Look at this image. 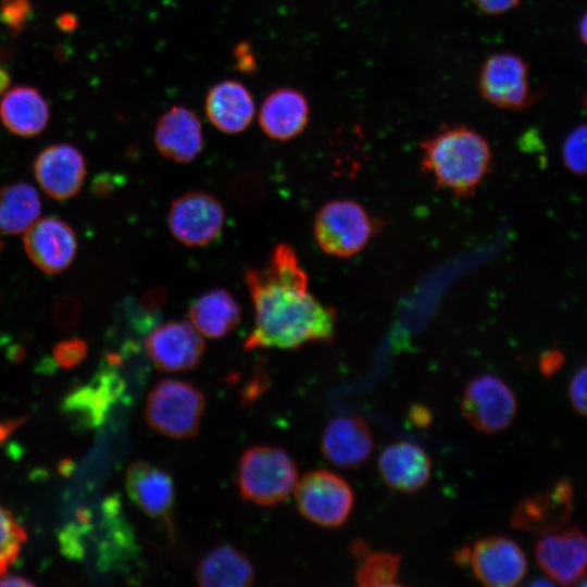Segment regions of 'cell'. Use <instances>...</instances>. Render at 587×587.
<instances>
[{
    "mask_svg": "<svg viewBox=\"0 0 587 587\" xmlns=\"http://www.w3.org/2000/svg\"><path fill=\"white\" fill-rule=\"evenodd\" d=\"M575 587H587V576L580 579Z\"/></svg>",
    "mask_w": 587,
    "mask_h": 587,
    "instance_id": "obj_43",
    "label": "cell"
},
{
    "mask_svg": "<svg viewBox=\"0 0 587 587\" xmlns=\"http://www.w3.org/2000/svg\"><path fill=\"white\" fill-rule=\"evenodd\" d=\"M0 587H36L32 582L15 575L3 574L0 576Z\"/></svg>",
    "mask_w": 587,
    "mask_h": 587,
    "instance_id": "obj_39",
    "label": "cell"
},
{
    "mask_svg": "<svg viewBox=\"0 0 587 587\" xmlns=\"http://www.w3.org/2000/svg\"><path fill=\"white\" fill-rule=\"evenodd\" d=\"M23 242L29 259L48 274L66 270L77 250V240L72 227L52 216L37 220L25 232Z\"/></svg>",
    "mask_w": 587,
    "mask_h": 587,
    "instance_id": "obj_13",
    "label": "cell"
},
{
    "mask_svg": "<svg viewBox=\"0 0 587 587\" xmlns=\"http://www.w3.org/2000/svg\"><path fill=\"white\" fill-rule=\"evenodd\" d=\"M572 485L562 479L537 496L523 500L515 509L511 524L515 528L547 535L561 528L572 512Z\"/></svg>",
    "mask_w": 587,
    "mask_h": 587,
    "instance_id": "obj_16",
    "label": "cell"
},
{
    "mask_svg": "<svg viewBox=\"0 0 587 587\" xmlns=\"http://www.w3.org/2000/svg\"><path fill=\"white\" fill-rule=\"evenodd\" d=\"M204 404L202 392L192 384L167 378L150 391L145 419L162 435L190 438L199 429Z\"/></svg>",
    "mask_w": 587,
    "mask_h": 587,
    "instance_id": "obj_4",
    "label": "cell"
},
{
    "mask_svg": "<svg viewBox=\"0 0 587 587\" xmlns=\"http://www.w3.org/2000/svg\"><path fill=\"white\" fill-rule=\"evenodd\" d=\"M29 5L26 0H5L1 4L0 20L10 28L17 30L26 21Z\"/></svg>",
    "mask_w": 587,
    "mask_h": 587,
    "instance_id": "obj_33",
    "label": "cell"
},
{
    "mask_svg": "<svg viewBox=\"0 0 587 587\" xmlns=\"http://www.w3.org/2000/svg\"><path fill=\"white\" fill-rule=\"evenodd\" d=\"M462 412L476 429L494 434L507 428L516 413L512 389L499 377L482 375L465 388Z\"/></svg>",
    "mask_w": 587,
    "mask_h": 587,
    "instance_id": "obj_8",
    "label": "cell"
},
{
    "mask_svg": "<svg viewBox=\"0 0 587 587\" xmlns=\"http://www.w3.org/2000/svg\"><path fill=\"white\" fill-rule=\"evenodd\" d=\"M373 437L360 417L340 416L332 420L324 429L322 452L333 464L357 467L372 453Z\"/></svg>",
    "mask_w": 587,
    "mask_h": 587,
    "instance_id": "obj_17",
    "label": "cell"
},
{
    "mask_svg": "<svg viewBox=\"0 0 587 587\" xmlns=\"http://www.w3.org/2000/svg\"><path fill=\"white\" fill-rule=\"evenodd\" d=\"M197 580L199 587H252L254 571L242 551L220 546L200 562Z\"/></svg>",
    "mask_w": 587,
    "mask_h": 587,
    "instance_id": "obj_24",
    "label": "cell"
},
{
    "mask_svg": "<svg viewBox=\"0 0 587 587\" xmlns=\"http://www.w3.org/2000/svg\"><path fill=\"white\" fill-rule=\"evenodd\" d=\"M295 498L304 517L326 527L344 524L353 507V492L349 484L325 470L305 474L296 485Z\"/></svg>",
    "mask_w": 587,
    "mask_h": 587,
    "instance_id": "obj_6",
    "label": "cell"
},
{
    "mask_svg": "<svg viewBox=\"0 0 587 587\" xmlns=\"http://www.w3.org/2000/svg\"><path fill=\"white\" fill-rule=\"evenodd\" d=\"M579 35L583 42L587 46V12L583 15L579 23Z\"/></svg>",
    "mask_w": 587,
    "mask_h": 587,
    "instance_id": "obj_41",
    "label": "cell"
},
{
    "mask_svg": "<svg viewBox=\"0 0 587 587\" xmlns=\"http://www.w3.org/2000/svg\"><path fill=\"white\" fill-rule=\"evenodd\" d=\"M521 0H473V2L488 14H501L519 4Z\"/></svg>",
    "mask_w": 587,
    "mask_h": 587,
    "instance_id": "obj_36",
    "label": "cell"
},
{
    "mask_svg": "<svg viewBox=\"0 0 587 587\" xmlns=\"http://www.w3.org/2000/svg\"><path fill=\"white\" fill-rule=\"evenodd\" d=\"M564 355L557 349L546 351L539 360V367L544 375H553L563 364Z\"/></svg>",
    "mask_w": 587,
    "mask_h": 587,
    "instance_id": "obj_35",
    "label": "cell"
},
{
    "mask_svg": "<svg viewBox=\"0 0 587 587\" xmlns=\"http://www.w3.org/2000/svg\"><path fill=\"white\" fill-rule=\"evenodd\" d=\"M525 587H555V585L545 578H535Z\"/></svg>",
    "mask_w": 587,
    "mask_h": 587,
    "instance_id": "obj_40",
    "label": "cell"
},
{
    "mask_svg": "<svg viewBox=\"0 0 587 587\" xmlns=\"http://www.w3.org/2000/svg\"><path fill=\"white\" fill-rule=\"evenodd\" d=\"M410 420L416 426H426L430 422L432 415L427 409H425L424 407L417 405L411 409Z\"/></svg>",
    "mask_w": 587,
    "mask_h": 587,
    "instance_id": "obj_38",
    "label": "cell"
},
{
    "mask_svg": "<svg viewBox=\"0 0 587 587\" xmlns=\"http://www.w3.org/2000/svg\"><path fill=\"white\" fill-rule=\"evenodd\" d=\"M146 349L159 370L178 372L199 363L204 341L192 324L173 321L159 325L148 335Z\"/></svg>",
    "mask_w": 587,
    "mask_h": 587,
    "instance_id": "obj_11",
    "label": "cell"
},
{
    "mask_svg": "<svg viewBox=\"0 0 587 587\" xmlns=\"http://www.w3.org/2000/svg\"><path fill=\"white\" fill-rule=\"evenodd\" d=\"M422 170L458 197L472 196L491 164L486 139L472 128L451 126L421 143Z\"/></svg>",
    "mask_w": 587,
    "mask_h": 587,
    "instance_id": "obj_2",
    "label": "cell"
},
{
    "mask_svg": "<svg viewBox=\"0 0 587 587\" xmlns=\"http://www.w3.org/2000/svg\"><path fill=\"white\" fill-rule=\"evenodd\" d=\"M245 282L255 320L246 349H292L333 337L335 311L309 292L307 273L289 245L277 243L263 265L246 270Z\"/></svg>",
    "mask_w": 587,
    "mask_h": 587,
    "instance_id": "obj_1",
    "label": "cell"
},
{
    "mask_svg": "<svg viewBox=\"0 0 587 587\" xmlns=\"http://www.w3.org/2000/svg\"><path fill=\"white\" fill-rule=\"evenodd\" d=\"M54 321L60 327H72L78 319V307L72 299H64L57 305Z\"/></svg>",
    "mask_w": 587,
    "mask_h": 587,
    "instance_id": "obj_34",
    "label": "cell"
},
{
    "mask_svg": "<svg viewBox=\"0 0 587 587\" xmlns=\"http://www.w3.org/2000/svg\"><path fill=\"white\" fill-rule=\"evenodd\" d=\"M305 97L292 88H278L262 103L259 124L264 134L275 140H289L303 132L309 121Z\"/></svg>",
    "mask_w": 587,
    "mask_h": 587,
    "instance_id": "obj_19",
    "label": "cell"
},
{
    "mask_svg": "<svg viewBox=\"0 0 587 587\" xmlns=\"http://www.w3.org/2000/svg\"><path fill=\"white\" fill-rule=\"evenodd\" d=\"M297 478L295 461L276 447L250 448L239 460V492L243 499L260 505H272L285 500L297 485Z\"/></svg>",
    "mask_w": 587,
    "mask_h": 587,
    "instance_id": "obj_3",
    "label": "cell"
},
{
    "mask_svg": "<svg viewBox=\"0 0 587 587\" xmlns=\"http://www.w3.org/2000/svg\"><path fill=\"white\" fill-rule=\"evenodd\" d=\"M375 225L362 205L352 200L324 204L314 218V238L323 252L336 258L359 253L374 234Z\"/></svg>",
    "mask_w": 587,
    "mask_h": 587,
    "instance_id": "obj_5",
    "label": "cell"
},
{
    "mask_svg": "<svg viewBox=\"0 0 587 587\" xmlns=\"http://www.w3.org/2000/svg\"><path fill=\"white\" fill-rule=\"evenodd\" d=\"M2 248H3V245H2V241L0 240V252H1Z\"/></svg>",
    "mask_w": 587,
    "mask_h": 587,
    "instance_id": "obj_45",
    "label": "cell"
},
{
    "mask_svg": "<svg viewBox=\"0 0 587 587\" xmlns=\"http://www.w3.org/2000/svg\"><path fill=\"white\" fill-rule=\"evenodd\" d=\"M53 359L58 365L71 369L78 365L87 354V345L82 339H67L53 348Z\"/></svg>",
    "mask_w": 587,
    "mask_h": 587,
    "instance_id": "obj_30",
    "label": "cell"
},
{
    "mask_svg": "<svg viewBox=\"0 0 587 587\" xmlns=\"http://www.w3.org/2000/svg\"><path fill=\"white\" fill-rule=\"evenodd\" d=\"M562 159L572 173L587 174V123L567 134L562 145Z\"/></svg>",
    "mask_w": 587,
    "mask_h": 587,
    "instance_id": "obj_29",
    "label": "cell"
},
{
    "mask_svg": "<svg viewBox=\"0 0 587 587\" xmlns=\"http://www.w3.org/2000/svg\"><path fill=\"white\" fill-rule=\"evenodd\" d=\"M193 327L210 338H221L240 322V308L223 288L212 289L198 297L189 308Z\"/></svg>",
    "mask_w": 587,
    "mask_h": 587,
    "instance_id": "obj_25",
    "label": "cell"
},
{
    "mask_svg": "<svg viewBox=\"0 0 587 587\" xmlns=\"http://www.w3.org/2000/svg\"><path fill=\"white\" fill-rule=\"evenodd\" d=\"M123 382L118 374L105 367L88 384L80 386L64 400L63 409L87 426H99L120 399Z\"/></svg>",
    "mask_w": 587,
    "mask_h": 587,
    "instance_id": "obj_18",
    "label": "cell"
},
{
    "mask_svg": "<svg viewBox=\"0 0 587 587\" xmlns=\"http://www.w3.org/2000/svg\"><path fill=\"white\" fill-rule=\"evenodd\" d=\"M40 211V197L33 186L16 183L0 189V233L26 232L38 220Z\"/></svg>",
    "mask_w": 587,
    "mask_h": 587,
    "instance_id": "obj_26",
    "label": "cell"
},
{
    "mask_svg": "<svg viewBox=\"0 0 587 587\" xmlns=\"http://www.w3.org/2000/svg\"><path fill=\"white\" fill-rule=\"evenodd\" d=\"M225 221L222 203L205 191H188L172 201L167 224L172 235L188 247L214 241Z\"/></svg>",
    "mask_w": 587,
    "mask_h": 587,
    "instance_id": "obj_7",
    "label": "cell"
},
{
    "mask_svg": "<svg viewBox=\"0 0 587 587\" xmlns=\"http://www.w3.org/2000/svg\"><path fill=\"white\" fill-rule=\"evenodd\" d=\"M478 85L482 96L498 108L519 110L530 102L527 65L516 54L490 55L482 66Z\"/></svg>",
    "mask_w": 587,
    "mask_h": 587,
    "instance_id": "obj_9",
    "label": "cell"
},
{
    "mask_svg": "<svg viewBox=\"0 0 587 587\" xmlns=\"http://www.w3.org/2000/svg\"><path fill=\"white\" fill-rule=\"evenodd\" d=\"M535 558L551 579L570 586L582 577L587 567V535L576 526L547 534L537 541Z\"/></svg>",
    "mask_w": 587,
    "mask_h": 587,
    "instance_id": "obj_12",
    "label": "cell"
},
{
    "mask_svg": "<svg viewBox=\"0 0 587 587\" xmlns=\"http://www.w3.org/2000/svg\"><path fill=\"white\" fill-rule=\"evenodd\" d=\"M234 54L237 59L238 68L243 73H251L255 68V61L247 42L236 46Z\"/></svg>",
    "mask_w": 587,
    "mask_h": 587,
    "instance_id": "obj_37",
    "label": "cell"
},
{
    "mask_svg": "<svg viewBox=\"0 0 587 587\" xmlns=\"http://www.w3.org/2000/svg\"><path fill=\"white\" fill-rule=\"evenodd\" d=\"M9 78L5 72L0 70V92L8 86Z\"/></svg>",
    "mask_w": 587,
    "mask_h": 587,
    "instance_id": "obj_42",
    "label": "cell"
},
{
    "mask_svg": "<svg viewBox=\"0 0 587 587\" xmlns=\"http://www.w3.org/2000/svg\"><path fill=\"white\" fill-rule=\"evenodd\" d=\"M154 145L163 157L172 161H193L203 147L202 125L198 115L185 107L168 109L157 122Z\"/></svg>",
    "mask_w": 587,
    "mask_h": 587,
    "instance_id": "obj_15",
    "label": "cell"
},
{
    "mask_svg": "<svg viewBox=\"0 0 587 587\" xmlns=\"http://www.w3.org/2000/svg\"><path fill=\"white\" fill-rule=\"evenodd\" d=\"M378 470L385 483L400 491L423 487L430 476L432 463L417 445L399 441L387 446L378 458Z\"/></svg>",
    "mask_w": 587,
    "mask_h": 587,
    "instance_id": "obj_21",
    "label": "cell"
},
{
    "mask_svg": "<svg viewBox=\"0 0 587 587\" xmlns=\"http://www.w3.org/2000/svg\"><path fill=\"white\" fill-rule=\"evenodd\" d=\"M34 172L40 188L49 197L65 200L80 190L86 176V165L83 154L75 147L57 143L38 154Z\"/></svg>",
    "mask_w": 587,
    "mask_h": 587,
    "instance_id": "obj_14",
    "label": "cell"
},
{
    "mask_svg": "<svg viewBox=\"0 0 587 587\" xmlns=\"http://www.w3.org/2000/svg\"><path fill=\"white\" fill-rule=\"evenodd\" d=\"M401 557L386 551H370L357 570L359 587H378L392 583L400 569Z\"/></svg>",
    "mask_w": 587,
    "mask_h": 587,
    "instance_id": "obj_27",
    "label": "cell"
},
{
    "mask_svg": "<svg viewBox=\"0 0 587 587\" xmlns=\"http://www.w3.org/2000/svg\"><path fill=\"white\" fill-rule=\"evenodd\" d=\"M469 563L486 587H515L527 570L523 550L515 541L502 536L476 541L470 551Z\"/></svg>",
    "mask_w": 587,
    "mask_h": 587,
    "instance_id": "obj_10",
    "label": "cell"
},
{
    "mask_svg": "<svg viewBox=\"0 0 587 587\" xmlns=\"http://www.w3.org/2000/svg\"><path fill=\"white\" fill-rule=\"evenodd\" d=\"M567 396L573 409L587 416V364L580 366L572 376Z\"/></svg>",
    "mask_w": 587,
    "mask_h": 587,
    "instance_id": "obj_31",
    "label": "cell"
},
{
    "mask_svg": "<svg viewBox=\"0 0 587 587\" xmlns=\"http://www.w3.org/2000/svg\"><path fill=\"white\" fill-rule=\"evenodd\" d=\"M26 539L24 527L0 503V576L5 574L15 561Z\"/></svg>",
    "mask_w": 587,
    "mask_h": 587,
    "instance_id": "obj_28",
    "label": "cell"
},
{
    "mask_svg": "<svg viewBox=\"0 0 587 587\" xmlns=\"http://www.w3.org/2000/svg\"><path fill=\"white\" fill-rule=\"evenodd\" d=\"M209 121L221 132H243L254 115V102L249 90L239 82L223 80L214 85L205 98Z\"/></svg>",
    "mask_w": 587,
    "mask_h": 587,
    "instance_id": "obj_22",
    "label": "cell"
},
{
    "mask_svg": "<svg viewBox=\"0 0 587 587\" xmlns=\"http://www.w3.org/2000/svg\"><path fill=\"white\" fill-rule=\"evenodd\" d=\"M234 193L243 204L252 205L262 197V182L254 175H241L234 184Z\"/></svg>",
    "mask_w": 587,
    "mask_h": 587,
    "instance_id": "obj_32",
    "label": "cell"
},
{
    "mask_svg": "<svg viewBox=\"0 0 587 587\" xmlns=\"http://www.w3.org/2000/svg\"><path fill=\"white\" fill-rule=\"evenodd\" d=\"M126 490L143 513L167 519L174 503V485L167 473L151 463L136 461L127 469Z\"/></svg>",
    "mask_w": 587,
    "mask_h": 587,
    "instance_id": "obj_20",
    "label": "cell"
},
{
    "mask_svg": "<svg viewBox=\"0 0 587 587\" xmlns=\"http://www.w3.org/2000/svg\"><path fill=\"white\" fill-rule=\"evenodd\" d=\"M0 117L10 132L30 137L46 128L49 108L35 88L17 86L10 89L1 99Z\"/></svg>",
    "mask_w": 587,
    "mask_h": 587,
    "instance_id": "obj_23",
    "label": "cell"
},
{
    "mask_svg": "<svg viewBox=\"0 0 587 587\" xmlns=\"http://www.w3.org/2000/svg\"><path fill=\"white\" fill-rule=\"evenodd\" d=\"M378 587H403V586L397 585V584H394V583H389V584H385V585H382V586H378Z\"/></svg>",
    "mask_w": 587,
    "mask_h": 587,
    "instance_id": "obj_44",
    "label": "cell"
}]
</instances>
